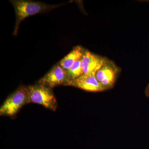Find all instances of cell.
I'll list each match as a JSON object with an SVG mask.
<instances>
[{
    "mask_svg": "<svg viewBox=\"0 0 149 149\" xmlns=\"http://www.w3.org/2000/svg\"><path fill=\"white\" fill-rule=\"evenodd\" d=\"M118 72V68L116 65L107 59L103 65L96 72L95 76L106 90L114 85Z\"/></svg>",
    "mask_w": 149,
    "mask_h": 149,
    "instance_id": "5b68a950",
    "label": "cell"
},
{
    "mask_svg": "<svg viewBox=\"0 0 149 149\" xmlns=\"http://www.w3.org/2000/svg\"><path fill=\"white\" fill-rule=\"evenodd\" d=\"M107 59L84 50L81 60L83 74L95 75L96 72L104 64Z\"/></svg>",
    "mask_w": 149,
    "mask_h": 149,
    "instance_id": "8992f818",
    "label": "cell"
},
{
    "mask_svg": "<svg viewBox=\"0 0 149 149\" xmlns=\"http://www.w3.org/2000/svg\"><path fill=\"white\" fill-rule=\"evenodd\" d=\"M81 58L75 62L67 71L71 82L83 74V69L81 67Z\"/></svg>",
    "mask_w": 149,
    "mask_h": 149,
    "instance_id": "9c48e42d",
    "label": "cell"
},
{
    "mask_svg": "<svg viewBox=\"0 0 149 149\" xmlns=\"http://www.w3.org/2000/svg\"><path fill=\"white\" fill-rule=\"evenodd\" d=\"M71 82L67 71L58 63L41 78L37 83L52 88L59 85L70 86Z\"/></svg>",
    "mask_w": 149,
    "mask_h": 149,
    "instance_id": "277c9868",
    "label": "cell"
},
{
    "mask_svg": "<svg viewBox=\"0 0 149 149\" xmlns=\"http://www.w3.org/2000/svg\"><path fill=\"white\" fill-rule=\"evenodd\" d=\"M84 50L80 46L74 47L70 53L58 63V64L63 69L68 71L75 62L82 58Z\"/></svg>",
    "mask_w": 149,
    "mask_h": 149,
    "instance_id": "ba28073f",
    "label": "cell"
},
{
    "mask_svg": "<svg viewBox=\"0 0 149 149\" xmlns=\"http://www.w3.org/2000/svg\"><path fill=\"white\" fill-rule=\"evenodd\" d=\"M27 89L28 104H39L54 111L56 110L58 102L52 88L38 84L27 86Z\"/></svg>",
    "mask_w": 149,
    "mask_h": 149,
    "instance_id": "7a4b0ae2",
    "label": "cell"
},
{
    "mask_svg": "<svg viewBox=\"0 0 149 149\" xmlns=\"http://www.w3.org/2000/svg\"><path fill=\"white\" fill-rule=\"evenodd\" d=\"M70 86H73L88 92H101L106 90L97 80L95 75L83 74L71 82Z\"/></svg>",
    "mask_w": 149,
    "mask_h": 149,
    "instance_id": "52a82bcc",
    "label": "cell"
},
{
    "mask_svg": "<svg viewBox=\"0 0 149 149\" xmlns=\"http://www.w3.org/2000/svg\"><path fill=\"white\" fill-rule=\"evenodd\" d=\"M27 87L21 86L8 97L0 108V115L13 117L28 104Z\"/></svg>",
    "mask_w": 149,
    "mask_h": 149,
    "instance_id": "3957f363",
    "label": "cell"
},
{
    "mask_svg": "<svg viewBox=\"0 0 149 149\" xmlns=\"http://www.w3.org/2000/svg\"><path fill=\"white\" fill-rule=\"evenodd\" d=\"M15 11L16 20L13 35L16 36L22 22L27 17L58 7V5H50L40 2L26 0L10 1Z\"/></svg>",
    "mask_w": 149,
    "mask_h": 149,
    "instance_id": "6da1fadb",
    "label": "cell"
}]
</instances>
